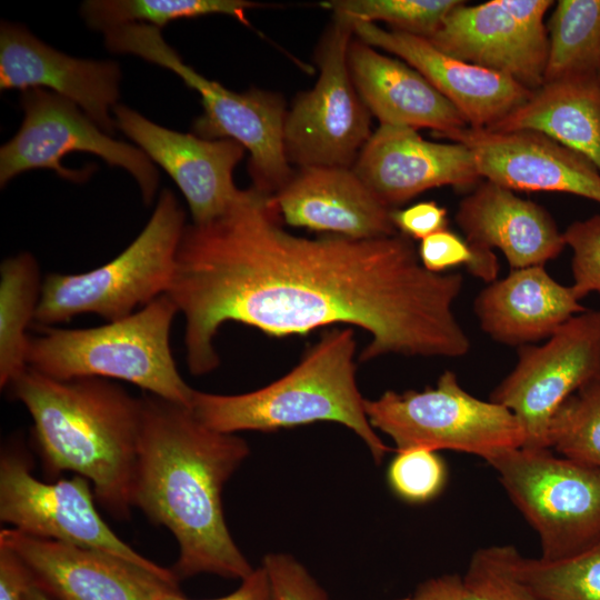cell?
Segmentation results:
<instances>
[{"instance_id": "74e56055", "label": "cell", "mask_w": 600, "mask_h": 600, "mask_svg": "<svg viewBox=\"0 0 600 600\" xmlns=\"http://www.w3.org/2000/svg\"><path fill=\"white\" fill-rule=\"evenodd\" d=\"M153 600H192L186 598L179 590L162 586L152 593ZM204 600H271L270 584L264 568L260 564L251 574L241 580L238 589L223 597Z\"/></svg>"}, {"instance_id": "f35d334b", "label": "cell", "mask_w": 600, "mask_h": 600, "mask_svg": "<svg viewBox=\"0 0 600 600\" xmlns=\"http://www.w3.org/2000/svg\"><path fill=\"white\" fill-rule=\"evenodd\" d=\"M32 586L30 572L20 557L0 543V600H26Z\"/></svg>"}, {"instance_id": "836d02e7", "label": "cell", "mask_w": 600, "mask_h": 600, "mask_svg": "<svg viewBox=\"0 0 600 600\" xmlns=\"http://www.w3.org/2000/svg\"><path fill=\"white\" fill-rule=\"evenodd\" d=\"M418 254L422 266L436 273L464 264L471 274L491 283L499 271L493 250L474 248L448 229L421 240Z\"/></svg>"}, {"instance_id": "ba28073f", "label": "cell", "mask_w": 600, "mask_h": 600, "mask_svg": "<svg viewBox=\"0 0 600 600\" xmlns=\"http://www.w3.org/2000/svg\"><path fill=\"white\" fill-rule=\"evenodd\" d=\"M486 461L538 534L540 559H567L600 542V468L550 448L519 447Z\"/></svg>"}, {"instance_id": "e0dca14e", "label": "cell", "mask_w": 600, "mask_h": 600, "mask_svg": "<svg viewBox=\"0 0 600 600\" xmlns=\"http://www.w3.org/2000/svg\"><path fill=\"white\" fill-rule=\"evenodd\" d=\"M352 169L390 209L431 188H464L482 179L467 146L428 141L413 128L390 124L372 132Z\"/></svg>"}, {"instance_id": "52a82bcc", "label": "cell", "mask_w": 600, "mask_h": 600, "mask_svg": "<svg viewBox=\"0 0 600 600\" xmlns=\"http://www.w3.org/2000/svg\"><path fill=\"white\" fill-rule=\"evenodd\" d=\"M186 226L174 193L162 190L143 230L113 260L82 273L46 276L34 322L52 327L82 313L117 321L166 294Z\"/></svg>"}, {"instance_id": "f1b7e54d", "label": "cell", "mask_w": 600, "mask_h": 600, "mask_svg": "<svg viewBox=\"0 0 600 600\" xmlns=\"http://www.w3.org/2000/svg\"><path fill=\"white\" fill-rule=\"evenodd\" d=\"M517 570L543 600H600V542L558 561L520 553Z\"/></svg>"}, {"instance_id": "4dcf8cb0", "label": "cell", "mask_w": 600, "mask_h": 600, "mask_svg": "<svg viewBox=\"0 0 600 600\" xmlns=\"http://www.w3.org/2000/svg\"><path fill=\"white\" fill-rule=\"evenodd\" d=\"M460 0H331L322 6L351 20L384 21L392 30L429 39Z\"/></svg>"}, {"instance_id": "d590c367", "label": "cell", "mask_w": 600, "mask_h": 600, "mask_svg": "<svg viewBox=\"0 0 600 600\" xmlns=\"http://www.w3.org/2000/svg\"><path fill=\"white\" fill-rule=\"evenodd\" d=\"M271 600H329V596L310 571L292 554L269 552L262 560Z\"/></svg>"}, {"instance_id": "8d00e7d4", "label": "cell", "mask_w": 600, "mask_h": 600, "mask_svg": "<svg viewBox=\"0 0 600 600\" xmlns=\"http://www.w3.org/2000/svg\"><path fill=\"white\" fill-rule=\"evenodd\" d=\"M391 219L397 230L408 238L420 239L447 229V210L434 201L414 203L402 210H392Z\"/></svg>"}, {"instance_id": "7a4b0ae2", "label": "cell", "mask_w": 600, "mask_h": 600, "mask_svg": "<svg viewBox=\"0 0 600 600\" xmlns=\"http://www.w3.org/2000/svg\"><path fill=\"white\" fill-rule=\"evenodd\" d=\"M141 402L133 508L174 537L178 580L201 573L243 580L254 568L231 537L222 490L250 454L248 442L207 427L184 404L148 392Z\"/></svg>"}, {"instance_id": "d6986e66", "label": "cell", "mask_w": 600, "mask_h": 600, "mask_svg": "<svg viewBox=\"0 0 600 600\" xmlns=\"http://www.w3.org/2000/svg\"><path fill=\"white\" fill-rule=\"evenodd\" d=\"M0 543L20 557L32 584L51 600H153L161 586L179 588L107 553L13 528L0 531Z\"/></svg>"}, {"instance_id": "60d3db41", "label": "cell", "mask_w": 600, "mask_h": 600, "mask_svg": "<svg viewBox=\"0 0 600 600\" xmlns=\"http://www.w3.org/2000/svg\"><path fill=\"white\" fill-rule=\"evenodd\" d=\"M26 600H51V599L32 584L26 593Z\"/></svg>"}, {"instance_id": "d4e9b609", "label": "cell", "mask_w": 600, "mask_h": 600, "mask_svg": "<svg viewBox=\"0 0 600 600\" xmlns=\"http://www.w3.org/2000/svg\"><path fill=\"white\" fill-rule=\"evenodd\" d=\"M493 131L542 133L587 158L600 171L599 77H572L543 82Z\"/></svg>"}, {"instance_id": "e575fe53", "label": "cell", "mask_w": 600, "mask_h": 600, "mask_svg": "<svg viewBox=\"0 0 600 600\" xmlns=\"http://www.w3.org/2000/svg\"><path fill=\"white\" fill-rule=\"evenodd\" d=\"M563 238L572 250L574 293L580 300L591 292L600 293V214L572 222Z\"/></svg>"}, {"instance_id": "484cf974", "label": "cell", "mask_w": 600, "mask_h": 600, "mask_svg": "<svg viewBox=\"0 0 600 600\" xmlns=\"http://www.w3.org/2000/svg\"><path fill=\"white\" fill-rule=\"evenodd\" d=\"M43 280L29 252L6 258L0 266V388L7 389L28 368L30 336Z\"/></svg>"}, {"instance_id": "d6a6232c", "label": "cell", "mask_w": 600, "mask_h": 600, "mask_svg": "<svg viewBox=\"0 0 600 600\" xmlns=\"http://www.w3.org/2000/svg\"><path fill=\"white\" fill-rule=\"evenodd\" d=\"M448 470L438 451L412 448L396 451L387 470L391 491L410 504L427 503L444 489Z\"/></svg>"}, {"instance_id": "5b68a950", "label": "cell", "mask_w": 600, "mask_h": 600, "mask_svg": "<svg viewBox=\"0 0 600 600\" xmlns=\"http://www.w3.org/2000/svg\"><path fill=\"white\" fill-rule=\"evenodd\" d=\"M179 313L162 294L134 313L86 329L40 328L30 338L29 368L58 380L102 378L191 407L194 389L181 377L170 348Z\"/></svg>"}, {"instance_id": "8992f818", "label": "cell", "mask_w": 600, "mask_h": 600, "mask_svg": "<svg viewBox=\"0 0 600 600\" xmlns=\"http://www.w3.org/2000/svg\"><path fill=\"white\" fill-rule=\"evenodd\" d=\"M104 39L110 51L136 54L169 69L200 94L203 113L193 122V134L232 139L247 149L253 189L273 196L292 178L283 142L288 111L280 94L256 88L234 92L207 79L186 64L153 26H120L108 30Z\"/></svg>"}, {"instance_id": "ffe728a7", "label": "cell", "mask_w": 600, "mask_h": 600, "mask_svg": "<svg viewBox=\"0 0 600 600\" xmlns=\"http://www.w3.org/2000/svg\"><path fill=\"white\" fill-rule=\"evenodd\" d=\"M351 21L359 40L396 54L419 71L462 113L470 128L492 127L532 93L504 74L444 53L424 38Z\"/></svg>"}, {"instance_id": "f546056e", "label": "cell", "mask_w": 600, "mask_h": 600, "mask_svg": "<svg viewBox=\"0 0 600 600\" xmlns=\"http://www.w3.org/2000/svg\"><path fill=\"white\" fill-rule=\"evenodd\" d=\"M548 447L562 457L600 468V376L557 410L549 426Z\"/></svg>"}, {"instance_id": "83f0119b", "label": "cell", "mask_w": 600, "mask_h": 600, "mask_svg": "<svg viewBox=\"0 0 600 600\" xmlns=\"http://www.w3.org/2000/svg\"><path fill=\"white\" fill-rule=\"evenodd\" d=\"M261 6L248 0H87L81 14L91 29L102 32L133 23L160 29L179 19L208 14L230 16L250 27L246 11Z\"/></svg>"}, {"instance_id": "277c9868", "label": "cell", "mask_w": 600, "mask_h": 600, "mask_svg": "<svg viewBox=\"0 0 600 600\" xmlns=\"http://www.w3.org/2000/svg\"><path fill=\"white\" fill-rule=\"evenodd\" d=\"M356 348L351 327L332 328L282 378L241 394L194 390L190 408L207 427L224 433L337 422L353 431L380 464L392 449L368 420L356 380Z\"/></svg>"}, {"instance_id": "9a60e30c", "label": "cell", "mask_w": 600, "mask_h": 600, "mask_svg": "<svg viewBox=\"0 0 600 600\" xmlns=\"http://www.w3.org/2000/svg\"><path fill=\"white\" fill-rule=\"evenodd\" d=\"M112 111L116 128L176 182L188 202L192 223H207L240 200L244 190L237 188L232 178L246 150L239 142L174 131L120 103Z\"/></svg>"}, {"instance_id": "2e32d148", "label": "cell", "mask_w": 600, "mask_h": 600, "mask_svg": "<svg viewBox=\"0 0 600 600\" xmlns=\"http://www.w3.org/2000/svg\"><path fill=\"white\" fill-rule=\"evenodd\" d=\"M439 138L467 146L480 176L512 191L563 192L600 204V171L542 133L467 127Z\"/></svg>"}, {"instance_id": "7c38bea8", "label": "cell", "mask_w": 600, "mask_h": 600, "mask_svg": "<svg viewBox=\"0 0 600 600\" xmlns=\"http://www.w3.org/2000/svg\"><path fill=\"white\" fill-rule=\"evenodd\" d=\"M20 104L21 127L0 149L1 187L33 169H51L60 178L82 183L91 176L93 167L73 170L61 162L67 154L81 151L128 171L139 184L144 203L152 202L159 174L141 149L111 138L76 103L46 89L22 91Z\"/></svg>"}, {"instance_id": "4fadbf2b", "label": "cell", "mask_w": 600, "mask_h": 600, "mask_svg": "<svg viewBox=\"0 0 600 600\" xmlns=\"http://www.w3.org/2000/svg\"><path fill=\"white\" fill-rule=\"evenodd\" d=\"M600 376V310L563 323L541 346H521L513 370L490 399L519 420L529 448H549L548 431L560 406Z\"/></svg>"}, {"instance_id": "7402d4cb", "label": "cell", "mask_w": 600, "mask_h": 600, "mask_svg": "<svg viewBox=\"0 0 600 600\" xmlns=\"http://www.w3.org/2000/svg\"><path fill=\"white\" fill-rule=\"evenodd\" d=\"M456 221L470 246L499 249L512 269L543 266L566 247L544 208L489 180L461 200Z\"/></svg>"}, {"instance_id": "30bf717a", "label": "cell", "mask_w": 600, "mask_h": 600, "mask_svg": "<svg viewBox=\"0 0 600 600\" xmlns=\"http://www.w3.org/2000/svg\"><path fill=\"white\" fill-rule=\"evenodd\" d=\"M90 481L71 479L44 482L31 472L27 453L10 443L0 457V520L37 538L96 550L116 557L163 581L178 586L171 569L141 556L123 542L101 518Z\"/></svg>"}, {"instance_id": "44dd1931", "label": "cell", "mask_w": 600, "mask_h": 600, "mask_svg": "<svg viewBox=\"0 0 600 600\" xmlns=\"http://www.w3.org/2000/svg\"><path fill=\"white\" fill-rule=\"evenodd\" d=\"M272 199L289 226L352 239L393 236L386 207L352 168L303 167Z\"/></svg>"}, {"instance_id": "9c48e42d", "label": "cell", "mask_w": 600, "mask_h": 600, "mask_svg": "<svg viewBox=\"0 0 600 600\" xmlns=\"http://www.w3.org/2000/svg\"><path fill=\"white\" fill-rule=\"evenodd\" d=\"M364 410L372 428L387 434L396 451L453 450L488 460L526 442L509 409L470 394L449 370L436 387L402 393L388 390L377 399H364Z\"/></svg>"}, {"instance_id": "ac0fdd59", "label": "cell", "mask_w": 600, "mask_h": 600, "mask_svg": "<svg viewBox=\"0 0 600 600\" xmlns=\"http://www.w3.org/2000/svg\"><path fill=\"white\" fill-rule=\"evenodd\" d=\"M120 79V66L114 61L70 57L39 40L26 27L1 22V90L48 88L76 103L111 136L116 123L109 112L118 104Z\"/></svg>"}, {"instance_id": "cb8c5ba5", "label": "cell", "mask_w": 600, "mask_h": 600, "mask_svg": "<svg viewBox=\"0 0 600 600\" xmlns=\"http://www.w3.org/2000/svg\"><path fill=\"white\" fill-rule=\"evenodd\" d=\"M586 310L572 287L557 282L543 266L512 269L506 278L484 288L474 301L481 329L509 346L549 338Z\"/></svg>"}, {"instance_id": "1f68e13d", "label": "cell", "mask_w": 600, "mask_h": 600, "mask_svg": "<svg viewBox=\"0 0 600 600\" xmlns=\"http://www.w3.org/2000/svg\"><path fill=\"white\" fill-rule=\"evenodd\" d=\"M514 546L476 550L462 576L464 600H543L520 577Z\"/></svg>"}, {"instance_id": "ab89813d", "label": "cell", "mask_w": 600, "mask_h": 600, "mask_svg": "<svg viewBox=\"0 0 600 600\" xmlns=\"http://www.w3.org/2000/svg\"><path fill=\"white\" fill-rule=\"evenodd\" d=\"M393 600H464L462 576L446 573L431 577L409 596Z\"/></svg>"}, {"instance_id": "4316f807", "label": "cell", "mask_w": 600, "mask_h": 600, "mask_svg": "<svg viewBox=\"0 0 600 600\" xmlns=\"http://www.w3.org/2000/svg\"><path fill=\"white\" fill-rule=\"evenodd\" d=\"M546 26L543 82L600 77V0H559Z\"/></svg>"}, {"instance_id": "3957f363", "label": "cell", "mask_w": 600, "mask_h": 600, "mask_svg": "<svg viewBox=\"0 0 600 600\" xmlns=\"http://www.w3.org/2000/svg\"><path fill=\"white\" fill-rule=\"evenodd\" d=\"M8 389L32 418L43 471L88 479L96 500L129 520L141 430V397L102 378L58 380L28 368Z\"/></svg>"}, {"instance_id": "8fae6325", "label": "cell", "mask_w": 600, "mask_h": 600, "mask_svg": "<svg viewBox=\"0 0 600 600\" xmlns=\"http://www.w3.org/2000/svg\"><path fill=\"white\" fill-rule=\"evenodd\" d=\"M351 19L336 14L319 42L320 70L314 87L299 93L284 121L283 142L290 163L352 168L370 139L371 113L350 74Z\"/></svg>"}, {"instance_id": "603a6c76", "label": "cell", "mask_w": 600, "mask_h": 600, "mask_svg": "<svg viewBox=\"0 0 600 600\" xmlns=\"http://www.w3.org/2000/svg\"><path fill=\"white\" fill-rule=\"evenodd\" d=\"M348 66L361 100L380 124L428 128L437 137L469 127L419 71L358 38L349 44Z\"/></svg>"}, {"instance_id": "b9f144b4", "label": "cell", "mask_w": 600, "mask_h": 600, "mask_svg": "<svg viewBox=\"0 0 600 600\" xmlns=\"http://www.w3.org/2000/svg\"><path fill=\"white\" fill-rule=\"evenodd\" d=\"M599 82H600V77H599Z\"/></svg>"}, {"instance_id": "5bb4252c", "label": "cell", "mask_w": 600, "mask_h": 600, "mask_svg": "<svg viewBox=\"0 0 600 600\" xmlns=\"http://www.w3.org/2000/svg\"><path fill=\"white\" fill-rule=\"evenodd\" d=\"M551 0L461 1L427 39L462 61L504 74L533 91L542 86L548 56L543 22Z\"/></svg>"}, {"instance_id": "6da1fadb", "label": "cell", "mask_w": 600, "mask_h": 600, "mask_svg": "<svg viewBox=\"0 0 600 600\" xmlns=\"http://www.w3.org/2000/svg\"><path fill=\"white\" fill-rule=\"evenodd\" d=\"M282 221L272 196L250 188L222 216L186 226L166 294L186 319L192 374L219 367L214 338L228 321L271 337L356 326L371 336L362 362L468 353L470 340L452 311L460 273L427 270L402 233L308 239Z\"/></svg>"}]
</instances>
